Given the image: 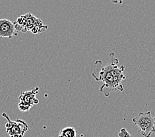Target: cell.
I'll return each instance as SVG.
<instances>
[{
    "mask_svg": "<svg viewBox=\"0 0 155 137\" xmlns=\"http://www.w3.org/2000/svg\"><path fill=\"white\" fill-rule=\"evenodd\" d=\"M109 61L105 66L102 67L98 74L93 73V76L97 81H101L103 84L100 88V91L104 94L105 97H108L112 92L124 91L122 81L126 79L124 75L125 66L118 67L119 60L115 57L114 52L109 55Z\"/></svg>",
    "mask_w": 155,
    "mask_h": 137,
    "instance_id": "obj_1",
    "label": "cell"
},
{
    "mask_svg": "<svg viewBox=\"0 0 155 137\" xmlns=\"http://www.w3.org/2000/svg\"><path fill=\"white\" fill-rule=\"evenodd\" d=\"M17 31L27 32L30 31L32 34H37L48 29V26L44 24L42 21L31 13L21 15L15 23Z\"/></svg>",
    "mask_w": 155,
    "mask_h": 137,
    "instance_id": "obj_2",
    "label": "cell"
},
{
    "mask_svg": "<svg viewBox=\"0 0 155 137\" xmlns=\"http://www.w3.org/2000/svg\"><path fill=\"white\" fill-rule=\"evenodd\" d=\"M132 121L138 127L143 136L150 137L151 135L155 132V117H152L149 111L146 113L140 112Z\"/></svg>",
    "mask_w": 155,
    "mask_h": 137,
    "instance_id": "obj_3",
    "label": "cell"
},
{
    "mask_svg": "<svg viewBox=\"0 0 155 137\" xmlns=\"http://www.w3.org/2000/svg\"><path fill=\"white\" fill-rule=\"evenodd\" d=\"M2 116L7 120L5 125L6 132L10 137H23L24 136L28 129L27 122L21 119L12 121L5 113H2Z\"/></svg>",
    "mask_w": 155,
    "mask_h": 137,
    "instance_id": "obj_4",
    "label": "cell"
},
{
    "mask_svg": "<svg viewBox=\"0 0 155 137\" xmlns=\"http://www.w3.org/2000/svg\"><path fill=\"white\" fill-rule=\"evenodd\" d=\"M38 91L39 88L36 87L31 90L21 92L19 98V103L18 104V107L21 112H28L33 106L38 103V99L36 98Z\"/></svg>",
    "mask_w": 155,
    "mask_h": 137,
    "instance_id": "obj_5",
    "label": "cell"
},
{
    "mask_svg": "<svg viewBox=\"0 0 155 137\" xmlns=\"http://www.w3.org/2000/svg\"><path fill=\"white\" fill-rule=\"evenodd\" d=\"M18 35L15 23L7 19H0V38H12L13 36Z\"/></svg>",
    "mask_w": 155,
    "mask_h": 137,
    "instance_id": "obj_6",
    "label": "cell"
},
{
    "mask_svg": "<svg viewBox=\"0 0 155 137\" xmlns=\"http://www.w3.org/2000/svg\"><path fill=\"white\" fill-rule=\"evenodd\" d=\"M58 137H77V131L73 127H66L60 131Z\"/></svg>",
    "mask_w": 155,
    "mask_h": 137,
    "instance_id": "obj_7",
    "label": "cell"
},
{
    "mask_svg": "<svg viewBox=\"0 0 155 137\" xmlns=\"http://www.w3.org/2000/svg\"><path fill=\"white\" fill-rule=\"evenodd\" d=\"M118 137H132V136L129 133V132H127L126 129L123 128L118 133Z\"/></svg>",
    "mask_w": 155,
    "mask_h": 137,
    "instance_id": "obj_8",
    "label": "cell"
},
{
    "mask_svg": "<svg viewBox=\"0 0 155 137\" xmlns=\"http://www.w3.org/2000/svg\"><path fill=\"white\" fill-rule=\"evenodd\" d=\"M111 2L113 3H116V4H122L123 0H111Z\"/></svg>",
    "mask_w": 155,
    "mask_h": 137,
    "instance_id": "obj_9",
    "label": "cell"
}]
</instances>
